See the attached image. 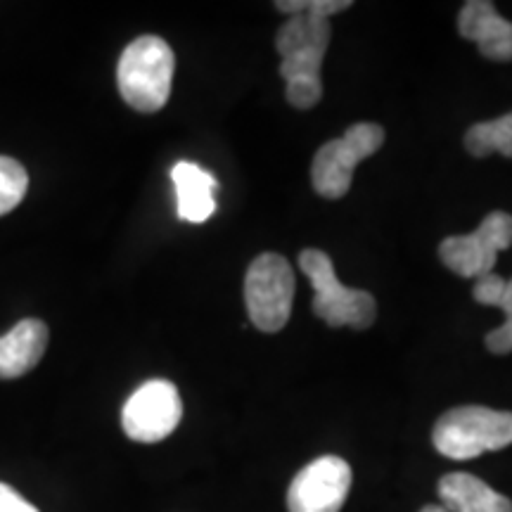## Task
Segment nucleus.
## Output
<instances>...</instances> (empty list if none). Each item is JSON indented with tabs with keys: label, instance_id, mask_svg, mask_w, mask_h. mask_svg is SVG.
Instances as JSON below:
<instances>
[{
	"label": "nucleus",
	"instance_id": "f257e3e1",
	"mask_svg": "<svg viewBox=\"0 0 512 512\" xmlns=\"http://www.w3.org/2000/svg\"><path fill=\"white\" fill-rule=\"evenodd\" d=\"M332 38L330 19L306 10L292 15L275 36V48L280 53V76L285 79V95L297 110H313L323 98L325 53Z\"/></svg>",
	"mask_w": 512,
	"mask_h": 512
},
{
	"label": "nucleus",
	"instance_id": "f03ea898",
	"mask_svg": "<svg viewBox=\"0 0 512 512\" xmlns=\"http://www.w3.org/2000/svg\"><path fill=\"white\" fill-rule=\"evenodd\" d=\"M176 57L159 36H140L119 57L117 83L121 98L136 112L152 114L166 105L174 83Z\"/></svg>",
	"mask_w": 512,
	"mask_h": 512
},
{
	"label": "nucleus",
	"instance_id": "7ed1b4c3",
	"mask_svg": "<svg viewBox=\"0 0 512 512\" xmlns=\"http://www.w3.org/2000/svg\"><path fill=\"white\" fill-rule=\"evenodd\" d=\"M434 448L451 460H470L512 444V413L486 406H458L437 420Z\"/></svg>",
	"mask_w": 512,
	"mask_h": 512
},
{
	"label": "nucleus",
	"instance_id": "20e7f679",
	"mask_svg": "<svg viewBox=\"0 0 512 512\" xmlns=\"http://www.w3.org/2000/svg\"><path fill=\"white\" fill-rule=\"evenodd\" d=\"M299 266L311 280L313 313L330 328L366 330L377 318V302L366 290H354L339 283L332 259L320 249H304L299 254Z\"/></svg>",
	"mask_w": 512,
	"mask_h": 512
},
{
	"label": "nucleus",
	"instance_id": "39448f33",
	"mask_svg": "<svg viewBox=\"0 0 512 512\" xmlns=\"http://www.w3.org/2000/svg\"><path fill=\"white\" fill-rule=\"evenodd\" d=\"M384 145V128L373 121H358L342 138L328 140L311 164L313 190L325 200H342L351 190L356 166L373 157Z\"/></svg>",
	"mask_w": 512,
	"mask_h": 512
},
{
	"label": "nucleus",
	"instance_id": "423d86ee",
	"mask_svg": "<svg viewBox=\"0 0 512 512\" xmlns=\"http://www.w3.org/2000/svg\"><path fill=\"white\" fill-rule=\"evenodd\" d=\"M294 273L285 256L266 252L249 264L245 275V306L254 328L280 332L292 316Z\"/></svg>",
	"mask_w": 512,
	"mask_h": 512
},
{
	"label": "nucleus",
	"instance_id": "0eeeda50",
	"mask_svg": "<svg viewBox=\"0 0 512 512\" xmlns=\"http://www.w3.org/2000/svg\"><path fill=\"white\" fill-rule=\"evenodd\" d=\"M512 245V216L491 211L470 235H451L439 245V259L460 278H482L494 273L496 259Z\"/></svg>",
	"mask_w": 512,
	"mask_h": 512
},
{
	"label": "nucleus",
	"instance_id": "6e6552de",
	"mask_svg": "<svg viewBox=\"0 0 512 512\" xmlns=\"http://www.w3.org/2000/svg\"><path fill=\"white\" fill-rule=\"evenodd\" d=\"M183 418V401L176 384L150 380L128 396L121 411V425L128 439L140 444H157L176 430Z\"/></svg>",
	"mask_w": 512,
	"mask_h": 512
},
{
	"label": "nucleus",
	"instance_id": "1a4fd4ad",
	"mask_svg": "<svg viewBox=\"0 0 512 512\" xmlns=\"http://www.w3.org/2000/svg\"><path fill=\"white\" fill-rule=\"evenodd\" d=\"M351 489V467L339 456L313 460L292 479L287 489L290 512H339Z\"/></svg>",
	"mask_w": 512,
	"mask_h": 512
},
{
	"label": "nucleus",
	"instance_id": "9d476101",
	"mask_svg": "<svg viewBox=\"0 0 512 512\" xmlns=\"http://www.w3.org/2000/svg\"><path fill=\"white\" fill-rule=\"evenodd\" d=\"M458 34L475 41L479 53L494 62H512V22L498 15L489 0H470L458 15Z\"/></svg>",
	"mask_w": 512,
	"mask_h": 512
},
{
	"label": "nucleus",
	"instance_id": "9b49d317",
	"mask_svg": "<svg viewBox=\"0 0 512 512\" xmlns=\"http://www.w3.org/2000/svg\"><path fill=\"white\" fill-rule=\"evenodd\" d=\"M48 325L38 318L19 320L0 337V380H15L41 363L48 349Z\"/></svg>",
	"mask_w": 512,
	"mask_h": 512
},
{
	"label": "nucleus",
	"instance_id": "f8f14e48",
	"mask_svg": "<svg viewBox=\"0 0 512 512\" xmlns=\"http://www.w3.org/2000/svg\"><path fill=\"white\" fill-rule=\"evenodd\" d=\"M176 188V209L181 221L204 223L216 211V178L195 162H178L171 169Z\"/></svg>",
	"mask_w": 512,
	"mask_h": 512
},
{
	"label": "nucleus",
	"instance_id": "ddd939ff",
	"mask_svg": "<svg viewBox=\"0 0 512 512\" xmlns=\"http://www.w3.org/2000/svg\"><path fill=\"white\" fill-rule=\"evenodd\" d=\"M441 508L448 512H512V501L467 472H451L439 479Z\"/></svg>",
	"mask_w": 512,
	"mask_h": 512
},
{
	"label": "nucleus",
	"instance_id": "4468645a",
	"mask_svg": "<svg viewBox=\"0 0 512 512\" xmlns=\"http://www.w3.org/2000/svg\"><path fill=\"white\" fill-rule=\"evenodd\" d=\"M465 150L479 159L494 155V152L512 159V112L472 126L465 133Z\"/></svg>",
	"mask_w": 512,
	"mask_h": 512
},
{
	"label": "nucleus",
	"instance_id": "2eb2a0df",
	"mask_svg": "<svg viewBox=\"0 0 512 512\" xmlns=\"http://www.w3.org/2000/svg\"><path fill=\"white\" fill-rule=\"evenodd\" d=\"M29 190V176L22 164L10 157H0V216L19 207Z\"/></svg>",
	"mask_w": 512,
	"mask_h": 512
},
{
	"label": "nucleus",
	"instance_id": "dca6fc26",
	"mask_svg": "<svg viewBox=\"0 0 512 512\" xmlns=\"http://www.w3.org/2000/svg\"><path fill=\"white\" fill-rule=\"evenodd\" d=\"M472 297L477 304L498 306L505 313V318H512V280H503L496 273H486L477 278Z\"/></svg>",
	"mask_w": 512,
	"mask_h": 512
},
{
	"label": "nucleus",
	"instance_id": "f3484780",
	"mask_svg": "<svg viewBox=\"0 0 512 512\" xmlns=\"http://www.w3.org/2000/svg\"><path fill=\"white\" fill-rule=\"evenodd\" d=\"M486 349L496 356H505L512 351V318H505V323L501 328L491 330L489 335L484 339Z\"/></svg>",
	"mask_w": 512,
	"mask_h": 512
},
{
	"label": "nucleus",
	"instance_id": "a211bd4d",
	"mask_svg": "<svg viewBox=\"0 0 512 512\" xmlns=\"http://www.w3.org/2000/svg\"><path fill=\"white\" fill-rule=\"evenodd\" d=\"M0 512H41L34 503H29L22 494L8 484L0 482Z\"/></svg>",
	"mask_w": 512,
	"mask_h": 512
},
{
	"label": "nucleus",
	"instance_id": "6ab92c4d",
	"mask_svg": "<svg viewBox=\"0 0 512 512\" xmlns=\"http://www.w3.org/2000/svg\"><path fill=\"white\" fill-rule=\"evenodd\" d=\"M420 512H448V510L441 508V505H425Z\"/></svg>",
	"mask_w": 512,
	"mask_h": 512
}]
</instances>
